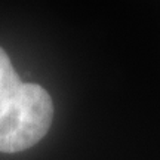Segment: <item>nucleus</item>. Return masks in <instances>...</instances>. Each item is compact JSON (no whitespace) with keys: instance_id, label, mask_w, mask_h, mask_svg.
<instances>
[{"instance_id":"2","label":"nucleus","mask_w":160,"mask_h":160,"mask_svg":"<svg viewBox=\"0 0 160 160\" xmlns=\"http://www.w3.org/2000/svg\"><path fill=\"white\" fill-rule=\"evenodd\" d=\"M19 83H21L19 76L17 74L8 53L0 48V98L9 89H12L13 86L19 85Z\"/></svg>"},{"instance_id":"1","label":"nucleus","mask_w":160,"mask_h":160,"mask_svg":"<svg viewBox=\"0 0 160 160\" xmlns=\"http://www.w3.org/2000/svg\"><path fill=\"white\" fill-rule=\"evenodd\" d=\"M53 120V102L36 83H19L0 98V153H18L45 137Z\"/></svg>"}]
</instances>
